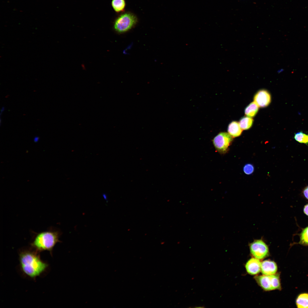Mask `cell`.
<instances>
[{"label": "cell", "instance_id": "2e32d148", "mask_svg": "<svg viewBox=\"0 0 308 308\" xmlns=\"http://www.w3.org/2000/svg\"><path fill=\"white\" fill-rule=\"evenodd\" d=\"M299 243L305 246H308V226L304 228L300 235Z\"/></svg>", "mask_w": 308, "mask_h": 308}, {"label": "cell", "instance_id": "4fadbf2b", "mask_svg": "<svg viewBox=\"0 0 308 308\" xmlns=\"http://www.w3.org/2000/svg\"><path fill=\"white\" fill-rule=\"evenodd\" d=\"M253 122L252 118L247 116L242 117L240 119L239 124L242 130H247L251 127Z\"/></svg>", "mask_w": 308, "mask_h": 308}, {"label": "cell", "instance_id": "44dd1931", "mask_svg": "<svg viewBox=\"0 0 308 308\" xmlns=\"http://www.w3.org/2000/svg\"><path fill=\"white\" fill-rule=\"evenodd\" d=\"M5 109V107L4 106H3L2 108H1V113H0V115H1V114H2V113L4 111Z\"/></svg>", "mask_w": 308, "mask_h": 308}, {"label": "cell", "instance_id": "5b68a950", "mask_svg": "<svg viewBox=\"0 0 308 308\" xmlns=\"http://www.w3.org/2000/svg\"><path fill=\"white\" fill-rule=\"evenodd\" d=\"M249 246L252 255L259 260L263 259L269 255L268 246L262 237L254 240L249 243Z\"/></svg>", "mask_w": 308, "mask_h": 308}, {"label": "cell", "instance_id": "8992f818", "mask_svg": "<svg viewBox=\"0 0 308 308\" xmlns=\"http://www.w3.org/2000/svg\"><path fill=\"white\" fill-rule=\"evenodd\" d=\"M232 139V137L228 133L221 132L214 138L213 143L218 152L224 153L227 151Z\"/></svg>", "mask_w": 308, "mask_h": 308}, {"label": "cell", "instance_id": "5bb4252c", "mask_svg": "<svg viewBox=\"0 0 308 308\" xmlns=\"http://www.w3.org/2000/svg\"><path fill=\"white\" fill-rule=\"evenodd\" d=\"M112 5L114 11L117 12L123 11L125 6V0H112Z\"/></svg>", "mask_w": 308, "mask_h": 308}, {"label": "cell", "instance_id": "7c38bea8", "mask_svg": "<svg viewBox=\"0 0 308 308\" xmlns=\"http://www.w3.org/2000/svg\"><path fill=\"white\" fill-rule=\"evenodd\" d=\"M258 107L254 102L251 103L245 109V115L251 117H254L258 111Z\"/></svg>", "mask_w": 308, "mask_h": 308}, {"label": "cell", "instance_id": "ba28073f", "mask_svg": "<svg viewBox=\"0 0 308 308\" xmlns=\"http://www.w3.org/2000/svg\"><path fill=\"white\" fill-rule=\"evenodd\" d=\"M261 264L259 260L254 257L247 262L245 267L248 274L254 275L259 273L261 271Z\"/></svg>", "mask_w": 308, "mask_h": 308}, {"label": "cell", "instance_id": "6da1fadb", "mask_svg": "<svg viewBox=\"0 0 308 308\" xmlns=\"http://www.w3.org/2000/svg\"><path fill=\"white\" fill-rule=\"evenodd\" d=\"M39 252L33 249L21 251L19 254L21 269L26 275L31 278H35L44 272L48 264L42 260Z\"/></svg>", "mask_w": 308, "mask_h": 308}, {"label": "cell", "instance_id": "30bf717a", "mask_svg": "<svg viewBox=\"0 0 308 308\" xmlns=\"http://www.w3.org/2000/svg\"><path fill=\"white\" fill-rule=\"evenodd\" d=\"M239 123L236 121H233L229 125L228 128V133L232 137H236L240 136L242 132Z\"/></svg>", "mask_w": 308, "mask_h": 308}, {"label": "cell", "instance_id": "8fae6325", "mask_svg": "<svg viewBox=\"0 0 308 308\" xmlns=\"http://www.w3.org/2000/svg\"><path fill=\"white\" fill-rule=\"evenodd\" d=\"M296 304L298 308H308V294L299 295L297 299Z\"/></svg>", "mask_w": 308, "mask_h": 308}, {"label": "cell", "instance_id": "7a4b0ae2", "mask_svg": "<svg viewBox=\"0 0 308 308\" xmlns=\"http://www.w3.org/2000/svg\"><path fill=\"white\" fill-rule=\"evenodd\" d=\"M60 235L59 231L52 229L37 233L31 243V246L39 252L47 251L51 253L55 245L60 242L59 240Z\"/></svg>", "mask_w": 308, "mask_h": 308}, {"label": "cell", "instance_id": "ac0fdd59", "mask_svg": "<svg viewBox=\"0 0 308 308\" xmlns=\"http://www.w3.org/2000/svg\"><path fill=\"white\" fill-rule=\"evenodd\" d=\"M303 193L305 198L308 200V185L304 189Z\"/></svg>", "mask_w": 308, "mask_h": 308}, {"label": "cell", "instance_id": "ffe728a7", "mask_svg": "<svg viewBox=\"0 0 308 308\" xmlns=\"http://www.w3.org/2000/svg\"><path fill=\"white\" fill-rule=\"evenodd\" d=\"M39 139V137H35L34 139V141L35 142H37L38 141Z\"/></svg>", "mask_w": 308, "mask_h": 308}, {"label": "cell", "instance_id": "9c48e42d", "mask_svg": "<svg viewBox=\"0 0 308 308\" xmlns=\"http://www.w3.org/2000/svg\"><path fill=\"white\" fill-rule=\"evenodd\" d=\"M277 270V264L273 261L267 260L261 262V271L263 275H269L275 274Z\"/></svg>", "mask_w": 308, "mask_h": 308}, {"label": "cell", "instance_id": "9a60e30c", "mask_svg": "<svg viewBox=\"0 0 308 308\" xmlns=\"http://www.w3.org/2000/svg\"><path fill=\"white\" fill-rule=\"evenodd\" d=\"M294 138L296 141L300 143L308 144V134L302 131H299L295 133Z\"/></svg>", "mask_w": 308, "mask_h": 308}, {"label": "cell", "instance_id": "7402d4cb", "mask_svg": "<svg viewBox=\"0 0 308 308\" xmlns=\"http://www.w3.org/2000/svg\"><path fill=\"white\" fill-rule=\"evenodd\" d=\"M195 307V308H203H203H204V307L203 306H197V307L196 306V307Z\"/></svg>", "mask_w": 308, "mask_h": 308}, {"label": "cell", "instance_id": "3957f363", "mask_svg": "<svg viewBox=\"0 0 308 308\" xmlns=\"http://www.w3.org/2000/svg\"><path fill=\"white\" fill-rule=\"evenodd\" d=\"M254 279L258 285L265 291L281 289L280 274L278 273L256 276Z\"/></svg>", "mask_w": 308, "mask_h": 308}, {"label": "cell", "instance_id": "52a82bcc", "mask_svg": "<svg viewBox=\"0 0 308 308\" xmlns=\"http://www.w3.org/2000/svg\"><path fill=\"white\" fill-rule=\"evenodd\" d=\"M254 100L259 107H266L268 106L271 102V95L266 90H260L255 94Z\"/></svg>", "mask_w": 308, "mask_h": 308}, {"label": "cell", "instance_id": "d6986e66", "mask_svg": "<svg viewBox=\"0 0 308 308\" xmlns=\"http://www.w3.org/2000/svg\"><path fill=\"white\" fill-rule=\"evenodd\" d=\"M303 211L304 213L308 216V204L304 206Z\"/></svg>", "mask_w": 308, "mask_h": 308}, {"label": "cell", "instance_id": "277c9868", "mask_svg": "<svg viewBox=\"0 0 308 308\" xmlns=\"http://www.w3.org/2000/svg\"><path fill=\"white\" fill-rule=\"evenodd\" d=\"M137 18L133 14L125 13L121 15L116 20L114 28L117 32L122 33L131 29L136 24Z\"/></svg>", "mask_w": 308, "mask_h": 308}, {"label": "cell", "instance_id": "e0dca14e", "mask_svg": "<svg viewBox=\"0 0 308 308\" xmlns=\"http://www.w3.org/2000/svg\"><path fill=\"white\" fill-rule=\"evenodd\" d=\"M243 171L246 174L249 175L252 174L254 170L253 165L251 164H247L245 165L243 167Z\"/></svg>", "mask_w": 308, "mask_h": 308}]
</instances>
